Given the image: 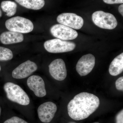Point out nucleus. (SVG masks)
I'll list each match as a JSON object with an SVG mask.
<instances>
[{
    "instance_id": "1",
    "label": "nucleus",
    "mask_w": 123,
    "mask_h": 123,
    "mask_svg": "<svg viewBox=\"0 0 123 123\" xmlns=\"http://www.w3.org/2000/svg\"><path fill=\"white\" fill-rule=\"evenodd\" d=\"M100 104L98 97L87 92H81L74 97L68 106L69 116L75 120L88 118L98 109Z\"/></svg>"
},
{
    "instance_id": "2",
    "label": "nucleus",
    "mask_w": 123,
    "mask_h": 123,
    "mask_svg": "<svg viewBox=\"0 0 123 123\" xmlns=\"http://www.w3.org/2000/svg\"><path fill=\"white\" fill-rule=\"evenodd\" d=\"M4 88L7 98L10 101L22 105H27L30 104L28 95L20 86L8 82L5 84Z\"/></svg>"
},
{
    "instance_id": "3",
    "label": "nucleus",
    "mask_w": 123,
    "mask_h": 123,
    "mask_svg": "<svg viewBox=\"0 0 123 123\" xmlns=\"http://www.w3.org/2000/svg\"><path fill=\"white\" fill-rule=\"evenodd\" d=\"M5 26L9 31L21 33H30L34 29V25L31 21L20 16L8 19L6 22Z\"/></svg>"
},
{
    "instance_id": "4",
    "label": "nucleus",
    "mask_w": 123,
    "mask_h": 123,
    "mask_svg": "<svg viewBox=\"0 0 123 123\" xmlns=\"http://www.w3.org/2000/svg\"><path fill=\"white\" fill-rule=\"evenodd\" d=\"M92 20L96 25L103 29L112 30L116 27L118 24L116 18L113 14L102 11L93 13Z\"/></svg>"
},
{
    "instance_id": "5",
    "label": "nucleus",
    "mask_w": 123,
    "mask_h": 123,
    "mask_svg": "<svg viewBox=\"0 0 123 123\" xmlns=\"http://www.w3.org/2000/svg\"><path fill=\"white\" fill-rule=\"evenodd\" d=\"M76 45L72 42L65 41L58 38L53 39L46 41L44 47L48 52L60 53L71 51L75 49Z\"/></svg>"
},
{
    "instance_id": "6",
    "label": "nucleus",
    "mask_w": 123,
    "mask_h": 123,
    "mask_svg": "<svg viewBox=\"0 0 123 123\" xmlns=\"http://www.w3.org/2000/svg\"><path fill=\"white\" fill-rule=\"evenodd\" d=\"M50 31L55 37L63 40L75 39L78 36L76 31L61 24L53 25L51 27Z\"/></svg>"
},
{
    "instance_id": "7",
    "label": "nucleus",
    "mask_w": 123,
    "mask_h": 123,
    "mask_svg": "<svg viewBox=\"0 0 123 123\" xmlns=\"http://www.w3.org/2000/svg\"><path fill=\"white\" fill-rule=\"evenodd\" d=\"M57 22L70 28L79 30L84 25L83 18L76 14L64 13L60 14L57 18Z\"/></svg>"
},
{
    "instance_id": "8",
    "label": "nucleus",
    "mask_w": 123,
    "mask_h": 123,
    "mask_svg": "<svg viewBox=\"0 0 123 123\" xmlns=\"http://www.w3.org/2000/svg\"><path fill=\"white\" fill-rule=\"evenodd\" d=\"M95 59L91 54L84 55L78 62L76 66L77 72L81 76H86L92 71L95 64Z\"/></svg>"
},
{
    "instance_id": "9",
    "label": "nucleus",
    "mask_w": 123,
    "mask_h": 123,
    "mask_svg": "<svg viewBox=\"0 0 123 123\" xmlns=\"http://www.w3.org/2000/svg\"><path fill=\"white\" fill-rule=\"evenodd\" d=\"M57 110L56 105L52 102H46L41 104L37 110L39 119L43 123H50L54 118Z\"/></svg>"
},
{
    "instance_id": "10",
    "label": "nucleus",
    "mask_w": 123,
    "mask_h": 123,
    "mask_svg": "<svg viewBox=\"0 0 123 123\" xmlns=\"http://www.w3.org/2000/svg\"><path fill=\"white\" fill-rule=\"evenodd\" d=\"M37 68V66L35 62L28 60L14 69L12 73V76L15 79H23L29 77Z\"/></svg>"
},
{
    "instance_id": "11",
    "label": "nucleus",
    "mask_w": 123,
    "mask_h": 123,
    "mask_svg": "<svg viewBox=\"0 0 123 123\" xmlns=\"http://www.w3.org/2000/svg\"><path fill=\"white\" fill-rule=\"evenodd\" d=\"M50 74L53 78L58 81L63 80L67 75L65 63L63 60H55L49 66Z\"/></svg>"
},
{
    "instance_id": "12",
    "label": "nucleus",
    "mask_w": 123,
    "mask_h": 123,
    "mask_svg": "<svg viewBox=\"0 0 123 123\" xmlns=\"http://www.w3.org/2000/svg\"><path fill=\"white\" fill-rule=\"evenodd\" d=\"M27 84L30 89L37 97L42 98L46 95L47 92L44 80L40 76L33 75L29 77Z\"/></svg>"
},
{
    "instance_id": "13",
    "label": "nucleus",
    "mask_w": 123,
    "mask_h": 123,
    "mask_svg": "<svg viewBox=\"0 0 123 123\" xmlns=\"http://www.w3.org/2000/svg\"><path fill=\"white\" fill-rule=\"evenodd\" d=\"M23 40L24 36L22 33L11 31L3 32L0 36V40L4 44L21 43Z\"/></svg>"
},
{
    "instance_id": "14",
    "label": "nucleus",
    "mask_w": 123,
    "mask_h": 123,
    "mask_svg": "<svg viewBox=\"0 0 123 123\" xmlns=\"http://www.w3.org/2000/svg\"><path fill=\"white\" fill-rule=\"evenodd\" d=\"M123 70V53L117 56L113 60L109 68L110 74L116 76L120 74Z\"/></svg>"
},
{
    "instance_id": "15",
    "label": "nucleus",
    "mask_w": 123,
    "mask_h": 123,
    "mask_svg": "<svg viewBox=\"0 0 123 123\" xmlns=\"http://www.w3.org/2000/svg\"><path fill=\"white\" fill-rule=\"evenodd\" d=\"M17 3L26 8L38 10L45 5L44 0H15Z\"/></svg>"
},
{
    "instance_id": "16",
    "label": "nucleus",
    "mask_w": 123,
    "mask_h": 123,
    "mask_svg": "<svg viewBox=\"0 0 123 123\" xmlns=\"http://www.w3.org/2000/svg\"><path fill=\"white\" fill-rule=\"evenodd\" d=\"M1 6L2 10L7 13L8 17L13 16L16 13L17 5L15 2L10 1H5L1 2Z\"/></svg>"
},
{
    "instance_id": "17",
    "label": "nucleus",
    "mask_w": 123,
    "mask_h": 123,
    "mask_svg": "<svg viewBox=\"0 0 123 123\" xmlns=\"http://www.w3.org/2000/svg\"><path fill=\"white\" fill-rule=\"evenodd\" d=\"M13 54L9 49L0 46V61H7L12 59Z\"/></svg>"
},
{
    "instance_id": "18",
    "label": "nucleus",
    "mask_w": 123,
    "mask_h": 123,
    "mask_svg": "<svg viewBox=\"0 0 123 123\" xmlns=\"http://www.w3.org/2000/svg\"><path fill=\"white\" fill-rule=\"evenodd\" d=\"M4 123H28L24 120L18 117L14 116L6 120Z\"/></svg>"
},
{
    "instance_id": "19",
    "label": "nucleus",
    "mask_w": 123,
    "mask_h": 123,
    "mask_svg": "<svg viewBox=\"0 0 123 123\" xmlns=\"http://www.w3.org/2000/svg\"><path fill=\"white\" fill-rule=\"evenodd\" d=\"M116 86L118 90H123V77H121L117 80L116 82Z\"/></svg>"
},
{
    "instance_id": "20",
    "label": "nucleus",
    "mask_w": 123,
    "mask_h": 123,
    "mask_svg": "<svg viewBox=\"0 0 123 123\" xmlns=\"http://www.w3.org/2000/svg\"><path fill=\"white\" fill-rule=\"evenodd\" d=\"M116 123H123V110L121 111L117 115Z\"/></svg>"
},
{
    "instance_id": "21",
    "label": "nucleus",
    "mask_w": 123,
    "mask_h": 123,
    "mask_svg": "<svg viewBox=\"0 0 123 123\" xmlns=\"http://www.w3.org/2000/svg\"><path fill=\"white\" fill-rule=\"evenodd\" d=\"M104 2L109 4H123V0H103Z\"/></svg>"
},
{
    "instance_id": "22",
    "label": "nucleus",
    "mask_w": 123,
    "mask_h": 123,
    "mask_svg": "<svg viewBox=\"0 0 123 123\" xmlns=\"http://www.w3.org/2000/svg\"><path fill=\"white\" fill-rule=\"evenodd\" d=\"M118 11L122 16H123V4L119 6L118 8Z\"/></svg>"
},
{
    "instance_id": "23",
    "label": "nucleus",
    "mask_w": 123,
    "mask_h": 123,
    "mask_svg": "<svg viewBox=\"0 0 123 123\" xmlns=\"http://www.w3.org/2000/svg\"><path fill=\"white\" fill-rule=\"evenodd\" d=\"M2 16V12H1V11L0 9V17H1Z\"/></svg>"
},
{
    "instance_id": "24",
    "label": "nucleus",
    "mask_w": 123,
    "mask_h": 123,
    "mask_svg": "<svg viewBox=\"0 0 123 123\" xmlns=\"http://www.w3.org/2000/svg\"><path fill=\"white\" fill-rule=\"evenodd\" d=\"M1 113V108L0 107V116Z\"/></svg>"
},
{
    "instance_id": "25",
    "label": "nucleus",
    "mask_w": 123,
    "mask_h": 123,
    "mask_svg": "<svg viewBox=\"0 0 123 123\" xmlns=\"http://www.w3.org/2000/svg\"><path fill=\"white\" fill-rule=\"evenodd\" d=\"M75 123V122H70V123Z\"/></svg>"
},
{
    "instance_id": "26",
    "label": "nucleus",
    "mask_w": 123,
    "mask_h": 123,
    "mask_svg": "<svg viewBox=\"0 0 123 123\" xmlns=\"http://www.w3.org/2000/svg\"><path fill=\"white\" fill-rule=\"evenodd\" d=\"M1 70V66L0 65V71Z\"/></svg>"
},
{
    "instance_id": "27",
    "label": "nucleus",
    "mask_w": 123,
    "mask_h": 123,
    "mask_svg": "<svg viewBox=\"0 0 123 123\" xmlns=\"http://www.w3.org/2000/svg\"><path fill=\"white\" fill-rule=\"evenodd\" d=\"M98 123V122H95V123Z\"/></svg>"
}]
</instances>
